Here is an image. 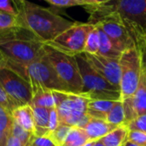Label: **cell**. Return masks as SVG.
I'll return each mask as SVG.
<instances>
[{"instance_id":"obj_3","label":"cell","mask_w":146,"mask_h":146,"mask_svg":"<svg viewBox=\"0 0 146 146\" xmlns=\"http://www.w3.org/2000/svg\"><path fill=\"white\" fill-rule=\"evenodd\" d=\"M74 56L83 83L82 95L90 100H121L120 89L111 85L99 74L89 64L84 53L78 54Z\"/></svg>"},{"instance_id":"obj_25","label":"cell","mask_w":146,"mask_h":146,"mask_svg":"<svg viewBox=\"0 0 146 146\" xmlns=\"http://www.w3.org/2000/svg\"><path fill=\"white\" fill-rule=\"evenodd\" d=\"M47 3L57 8H70L75 6L86 7L93 4L96 0H45Z\"/></svg>"},{"instance_id":"obj_10","label":"cell","mask_w":146,"mask_h":146,"mask_svg":"<svg viewBox=\"0 0 146 146\" xmlns=\"http://www.w3.org/2000/svg\"><path fill=\"white\" fill-rule=\"evenodd\" d=\"M0 85L17 104V106L30 105L33 90L30 84L15 71L0 67Z\"/></svg>"},{"instance_id":"obj_11","label":"cell","mask_w":146,"mask_h":146,"mask_svg":"<svg viewBox=\"0 0 146 146\" xmlns=\"http://www.w3.org/2000/svg\"><path fill=\"white\" fill-rule=\"evenodd\" d=\"M89 64L111 85L120 89L121 67L119 60L109 58L99 54L84 53Z\"/></svg>"},{"instance_id":"obj_33","label":"cell","mask_w":146,"mask_h":146,"mask_svg":"<svg viewBox=\"0 0 146 146\" xmlns=\"http://www.w3.org/2000/svg\"><path fill=\"white\" fill-rule=\"evenodd\" d=\"M31 145L33 146H56L51 141V139L47 136L35 137L32 141Z\"/></svg>"},{"instance_id":"obj_30","label":"cell","mask_w":146,"mask_h":146,"mask_svg":"<svg viewBox=\"0 0 146 146\" xmlns=\"http://www.w3.org/2000/svg\"><path fill=\"white\" fill-rule=\"evenodd\" d=\"M127 141L138 146H146V133L140 131L129 130Z\"/></svg>"},{"instance_id":"obj_22","label":"cell","mask_w":146,"mask_h":146,"mask_svg":"<svg viewBox=\"0 0 146 146\" xmlns=\"http://www.w3.org/2000/svg\"><path fill=\"white\" fill-rule=\"evenodd\" d=\"M106 121L115 127L126 126V116L122 101H116L114 107L109 113Z\"/></svg>"},{"instance_id":"obj_24","label":"cell","mask_w":146,"mask_h":146,"mask_svg":"<svg viewBox=\"0 0 146 146\" xmlns=\"http://www.w3.org/2000/svg\"><path fill=\"white\" fill-rule=\"evenodd\" d=\"M14 121V120H13ZM11 135H13L14 137H15L17 139H19L23 146H28L32 141L33 140V139L35 138V135L33 133H30L27 130H25L24 128H22L21 126H19L16 122H13V127H12V130H11Z\"/></svg>"},{"instance_id":"obj_6","label":"cell","mask_w":146,"mask_h":146,"mask_svg":"<svg viewBox=\"0 0 146 146\" xmlns=\"http://www.w3.org/2000/svg\"><path fill=\"white\" fill-rule=\"evenodd\" d=\"M54 93L60 124L83 128L90 119L87 115L90 99L82 94L67 92L54 91Z\"/></svg>"},{"instance_id":"obj_13","label":"cell","mask_w":146,"mask_h":146,"mask_svg":"<svg viewBox=\"0 0 146 146\" xmlns=\"http://www.w3.org/2000/svg\"><path fill=\"white\" fill-rule=\"evenodd\" d=\"M126 126L139 115L146 114V73L142 65V73L138 88L133 97L122 99Z\"/></svg>"},{"instance_id":"obj_26","label":"cell","mask_w":146,"mask_h":146,"mask_svg":"<svg viewBox=\"0 0 146 146\" xmlns=\"http://www.w3.org/2000/svg\"><path fill=\"white\" fill-rule=\"evenodd\" d=\"M13 122L12 114L0 106V133L9 137L11 133Z\"/></svg>"},{"instance_id":"obj_39","label":"cell","mask_w":146,"mask_h":146,"mask_svg":"<svg viewBox=\"0 0 146 146\" xmlns=\"http://www.w3.org/2000/svg\"><path fill=\"white\" fill-rule=\"evenodd\" d=\"M94 142H95V141H89V142H87L86 145H84L83 146H93Z\"/></svg>"},{"instance_id":"obj_1","label":"cell","mask_w":146,"mask_h":146,"mask_svg":"<svg viewBox=\"0 0 146 146\" xmlns=\"http://www.w3.org/2000/svg\"><path fill=\"white\" fill-rule=\"evenodd\" d=\"M84 9L89 24L115 21L127 28L138 46L146 38V0H96Z\"/></svg>"},{"instance_id":"obj_4","label":"cell","mask_w":146,"mask_h":146,"mask_svg":"<svg viewBox=\"0 0 146 146\" xmlns=\"http://www.w3.org/2000/svg\"><path fill=\"white\" fill-rule=\"evenodd\" d=\"M5 68L15 71L21 75L30 84L33 91L42 88L68 92L59 80L51 63L48 60L45 52L41 58L27 66L9 65Z\"/></svg>"},{"instance_id":"obj_29","label":"cell","mask_w":146,"mask_h":146,"mask_svg":"<svg viewBox=\"0 0 146 146\" xmlns=\"http://www.w3.org/2000/svg\"><path fill=\"white\" fill-rule=\"evenodd\" d=\"M0 106L3 107L11 114L18 107L17 104L7 94V92L4 91V89L2 87L1 85H0Z\"/></svg>"},{"instance_id":"obj_8","label":"cell","mask_w":146,"mask_h":146,"mask_svg":"<svg viewBox=\"0 0 146 146\" xmlns=\"http://www.w3.org/2000/svg\"><path fill=\"white\" fill-rule=\"evenodd\" d=\"M119 63L121 67V100L133 96L142 73V56L139 46L122 52Z\"/></svg>"},{"instance_id":"obj_34","label":"cell","mask_w":146,"mask_h":146,"mask_svg":"<svg viewBox=\"0 0 146 146\" xmlns=\"http://www.w3.org/2000/svg\"><path fill=\"white\" fill-rule=\"evenodd\" d=\"M0 12L16 15V11L14 8L12 2L9 0H0Z\"/></svg>"},{"instance_id":"obj_40","label":"cell","mask_w":146,"mask_h":146,"mask_svg":"<svg viewBox=\"0 0 146 146\" xmlns=\"http://www.w3.org/2000/svg\"><path fill=\"white\" fill-rule=\"evenodd\" d=\"M124 146H138V145H133V144H132V143H130V142H128V141H127V142L126 143V145H125Z\"/></svg>"},{"instance_id":"obj_20","label":"cell","mask_w":146,"mask_h":146,"mask_svg":"<svg viewBox=\"0 0 146 146\" xmlns=\"http://www.w3.org/2000/svg\"><path fill=\"white\" fill-rule=\"evenodd\" d=\"M98 27V32H99V39H100L98 54L101 55V56L109 57V58H113V59L119 60L122 53L115 49V47L112 44L111 40L105 34V33L102 29H100L98 27Z\"/></svg>"},{"instance_id":"obj_5","label":"cell","mask_w":146,"mask_h":146,"mask_svg":"<svg viewBox=\"0 0 146 146\" xmlns=\"http://www.w3.org/2000/svg\"><path fill=\"white\" fill-rule=\"evenodd\" d=\"M44 55V44L38 39H15L0 43L1 67L27 66Z\"/></svg>"},{"instance_id":"obj_32","label":"cell","mask_w":146,"mask_h":146,"mask_svg":"<svg viewBox=\"0 0 146 146\" xmlns=\"http://www.w3.org/2000/svg\"><path fill=\"white\" fill-rule=\"evenodd\" d=\"M60 125L59 116L56 108L50 109V120H49V134L55 131ZM48 134V135H49Z\"/></svg>"},{"instance_id":"obj_12","label":"cell","mask_w":146,"mask_h":146,"mask_svg":"<svg viewBox=\"0 0 146 146\" xmlns=\"http://www.w3.org/2000/svg\"><path fill=\"white\" fill-rule=\"evenodd\" d=\"M94 26L102 29L111 40L115 49L121 53L127 50L138 46L127 28L115 21L106 20Z\"/></svg>"},{"instance_id":"obj_9","label":"cell","mask_w":146,"mask_h":146,"mask_svg":"<svg viewBox=\"0 0 146 146\" xmlns=\"http://www.w3.org/2000/svg\"><path fill=\"white\" fill-rule=\"evenodd\" d=\"M93 27L94 25L87 22H74L71 27L46 44L72 56L84 53L86 38Z\"/></svg>"},{"instance_id":"obj_37","label":"cell","mask_w":146,"mask_h":146,"mask_svg":"<svg viewBox=\"0 0 146 146\" xmlns=\"http://www.w3.org/2000/svg\"><path fill=\"white\" fill-rule=\"evenodd\" d=\"M7 139H8V136L0 133V146H6Z\"/></svg>"},{"instance_id":"obj_28","label":"cell","mask_w":146,"mask_h":146,"mask_svg":"<svg viewBox=\"0 0 146 146\" xmlns=\"http://www.w3.org/2000/svg\"><path fill=\"white\" fill-rule=\"evenodd\" d=\"M22 27L16 15L0 12V31L9 29L12 27Z\"/></svg>"},{"instance_id":"obj_38","label":"cell","mask_w":146,"mask_h":146,"mask_svg":"<svg viewBox=\"0 0 146 146\" xmlns=\"http://www.w3.org/2000/svg\"><path fill=\"white\" fill-rule=\"evenodd\" d=\"M93 146H104L103 145V143L101 142V140H98V141H95L94 142V145Z\"/></svg>"},{"instance_id":"obj_23","label":"cell","mask_w":146,"mask_h":146,"mask_svg":"<svg viewBox=\"0 0 146 146\" xmlns=\"http://www.w3.org/2000/svg\"><path fill=\"white\" fill-rule=\"evenodd\" d=\"M99 44H100V39H99V32L96 26L92 28V30L89 33L86 45H85V51L84 53L87 54H98L99 51Z\"/></svg>"},{"instance_id":"obj_35","label":"cell","mask_w":146,"mask_h":146,"mask_svg":"<svg viewBox=\"0 0 146 146\" xmlns=\"http://www.w3.org/2000/svg\"><path fill=\"white\" fill-rule=\"evenodd\" d=\"M6 146H23V145L21 144V142L19 139H17L15 137H14L13 135L10 134L8 137Z\"/></svg>"},{"instance_id":"obj_15","label":"cell","mask_w":146,"mask_h":146,"mask_svg":"<svg viewBox=\"0 0 146 146\" xmlns=\"http://www.w3.org/2000/svg\"><path fill=\"white\" fill-rule=\"evenodd\" d=\"M12 117L15 122L25 130L34 134V120L33 109L30 105L17 107L12 112Z\"/></svg>"},{"instance_id":"obj_36","label":"cell","mask_w":146,"mask_h":146,"mask_svg":"<svg viewBox=\"0 0 146 146\" xmlns=\"http://www.w3.org/2000/svg\"><path fill=\"white\" fill-rule=\"evenodd\" d=\"M139 48L140 49L141 56H142V65L146 73V44L143 42L141 44L139 45Z\"/></svg>"},{"instance_id":"obj_17","label":"cell","mask_w":146,"mask_h":146,"mask_svg":"<svg viewBox=\"0 0 146 146\" xmlns=\"http://www.w3.org/2000/svg\"><path fill=\"white\" fill-rule=\"evenodd\" d=\"M34 120L35 137H44L49 134V120L50 109L32 107Z\"/></svg>"},{"instance_id":"obj_41","label":"cell","mask_w":146,"mask_h":146,"mask_svg":"<svg viewBox=\"0 0 146 146\" xmlns=\"http://www.w3.org/2000/svg\"><path fill=\"white\" fill-rule=\"evenodd\" d=\"M144 43H145V44H146V38H145V41H144Z\"/></svg>"},{"instance_id":"obj_27","label":"cell","mask_w":146,"mask_h":146,"mask_svg":"<svg viewBox=\"0 0 146 146\" xmlns=\"http://www.w3.org/2000/svg\"><path fill=\"white\" fill-rule=\"evenodd\" d=\"M71 128H72L71 127L60 124L58 127L55 131L50 133L47 137H49L51 139V141L56 146H62L64 140L66 139L68 133L70 132Z\"/></svg>"},{"instance_id":"obj_18","label":"cell","mask_w":146,"mask_h":146,"mask_svg":"<svg viewBox=\"0 0 146 146\" xmlns=\"http://www.w3.org/2000/svg\"><path fill=\"white\" fill-rule=\"evenodd\" d=\"M116 101L90 100L87 106V115L91 118L105 120Z\"/></svg>"},{"instance_id":"obj_31","label":"cell","mask_w":146,"mask_h":146,"mask_svg":"<svg viewBox=\"0 0 146 146\" xmlns=\"http://www.w3.org/2000/svg\"><path fill=\"white\" fill-rule=\"evenodd\" d=\"M128 130L140 131L146 133V114L136 117L127 125Z\"/></svg>"},{"instance_id":"obj_19","label":"cell","mask_w":146,"mask_h":146,"mask_svg":"<svg viewBox=\"0 0 146 146\" xmlns=\"http://www.w3.org/2000/svg\"><path fill=\"white\" fill-rule=\"evenodd\" d=\"M128 132L127 126L117 127L100 140L104 146H124L127 142Z\"/></svg>"},{"instance_id":"obj_2","label":"cell","mask_w":146,"mask_h":146,"mask_svg":"<svg viewBox=\"0 0 146 146\" xmlns=\"http://www.w3.org/2000/svg\"><path fill=\"white\" fill-rule=\"evenodd\" d=\"M12 3L21 26L44 44L51 42L74 24L54 11L28 1L14 0Z\"/></svg>"},{"instance_id":"obj_7","label":"cell","mask_w":146,"mask_h":146,"mask_svg":"<svg viewBox=\"0 0 146 146\" xmlns=\"http://www.w3.org/2000/svg\"><path fill=\"white\" fill-rule=\"evenodd\" d=\"M44 52L68 92L81 94L83 83L75 56L64 53L46 44H44Z\"/></svg>"},{"instance_id":"obj_21","label":"cell","mask_w":146,"mask_h":146,"mask_svg":"<svg viewBox=\"0 0 146 146\" xmlns=\"http://www.w3.org/2000/svg\"><path fill=\"white\" fill-rule=\"evenodd\" d=\"M90 139L83 128L72 127L62 146H83Z\"/></svg>"},{"instance_id":"obj_43","label":"cell","mask_w":146,"mask_h":146,"mask_svg":"<svg viewBox=\"0 0 146 146\" xmlns=\"http://www.w3.org/2000/svg\"><path fill=\"white\" fill-rule=\"evenodd\" d=\"M28 146H33V145H31V144H30V145H29Z\"/></svg>"},{"instance_id":"obj_42","label":"cell","mask_w":146,"mask_h":146,"mask_svg":"<svg viewBox=\"0 0 146 146\" xmlns=\"http://www.w3.org/2000/svg\"><path fill=\"white\" fill-rule=\"evenodd\" d=\"M0 67H1V59H0Z\"/></svg>"},{"instance_id":"obj_14","label":"cell","mask_w":146,"mask_h":146,"mask_svg":"<svg viewBox=\"0 0 146 146\" xmlns=\"http://www.w3.org/2000/svg\"><path fill=\"white\" fill-rule=\"evenodd\" d=\"M117 127L110 124L105 120L91 118L86 125L83 127L90 141H98L106 136Z\"/></svg>"},{"instance_id":"obj_16","label":"cell","mask_w":146,"mask_h":146,"mask_svg":"<svg viewBox=\"0 0 146 146\" xmlns=\"http://www.w3.org/2000/svg\"><path fill=\"white\" fill-rule=\"evenodd\" d=\"M31 107L53 109L56 108V101L54 91L38 88L33 91Z\"/></svg>"}]
</instances>
